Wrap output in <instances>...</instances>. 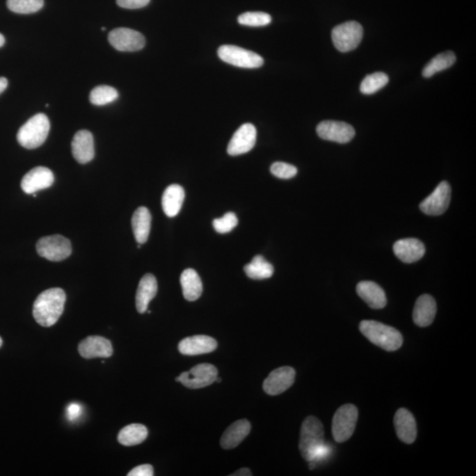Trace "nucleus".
<instances>
[{
  "instance_id": "obj_1",
  "label": "nucleus",
  "mask_w": 476,
  "mask_h": 476,
  "mask_svg": "<svg viewBox=\"0 0 476 476\" xmlns=\"http://www.w3.org/2000/svg\"><path fill=\"white\" fill-rule=\"evenodd\" d=\"M299 450L304 460L311 462L323 460L330 449L324 440V428L320 421L308 416L301 428Z\"/></svg>"
},
{
  "instance_id": "obj_2",
  "label": "nucleus",
  "mask_w": 476,
  "mask_h": 476,
  "mask_svg": "<svg viewBox=\"0 0 476 476\" xmlns=\"http://www.w3.org/2000/svg\"><path fill=\"white\" fill-rule=\"evenodd\" d=\"M66 301V293L60 287L41 293L33 306V315L37 323L46 327L56 324L63 313Z\"/></svg>"
},
{
  "instance_id": "obj_3",
  "label": "nucleus",
  "mask_w": 476,
  "mask_h": 476,
  "mask_svg": "<svg viewBox=\"0 0 476 476\" xmlns=\"http://www.w3.org/2000/svg\"><path fill=\"white\" fill-rule=\"evenodd\" d=\"M359 328L369 341L386 351H395L402 346V334L388 325L374 320H364Z\"/></svg>"
},
{
  "instance_id": "obj_4",
  "label": "nucleus",
  "mask_w": 476,
  "mask_h": 476,
  "mask_svg": "<svg viewBox=\"0 0 476 476\" xmlns=\"http://www.w3.org/2000/svg\"><path fill=\"white\" fill-rule=\"evenodd\" d=\"M50 128L49 118L39 113L29 118L17 133L20 145L27 149H35L46 142Z\"/></svg>"
},
{
  "instance_id": "obj_5",
  "label": "nucleus",
  "mask_w": 476,
  "mask_h": 476,
  "mask_svg": "<svg viewBox=\"0 0 476 476\" xmlns=\"http://www.w3.org/2000/svg\"><path fill=\"white\" fill-rule=\"evenodd\" d=\"M358 419V409L352 404H346L334 414L333 419V436L338 443H344L351 437Z\"/></svg>"
},
{
  "instance_id": "obj_6",
  "label": "nucleus",
  "mask_w": 476,
  "mask_h": 476,
  "mask_svg": "<svg viewBox=\"0 0 476 476\" xmlns=\"http://www.w3.org/2000/svg\"><path fill=\"white\" fill-rule=\"evenodd\" d=\"M364 36V29L360 23L348 22L340 24L332 32V39L335 48L341 53H348L360 44Z\"/></svg>"
},
{
  "instance_id": "obj_7",
  "label": "nucleus",
  "mask_w": 476,
  "mask_h": 476,
  "mask_svg": "<svg viewBox=\"0 0 476 476\" xmlns=\"http://www.w3.org/2000/svg\"><path fill=\"white\" fill-rule=\"evenodd\" d=\"M218 56L225 63L236 67L259 68L263 66L264 60L253 51L235 46H222L219 48Z\"/></svg>"
},
{
  "instance_id": "obj_8",
  "label": "nucleus",
  "mask_w": 476,
  "mask_h": 476,
  "mask_svg": "<svg viewBox=\"0 0 476 476\" xmlns=\"http://www.w3.org/2000/svg\"><path fill=\"white\" fill-rule=\"evenodd\" d=\"M37 253L50 261H62L71 255V242L63 236H44L36 244Z\"/></svg>"
},
{
  "instance_id": "obj_9",
  "label": "nucleus",
  "mask_w": 476,
  "mask_h": 476,
  "mask_svg": "<svg viewBox=\"0 0 476 476\" xmlns=\"http://www.w3.org/2000/svg\"><path fill=\"white\" fill-rule=\"evenodd\" d=\"M218 376V369L213 365L201 364L194 366L189 372H183L176 379L190 389H200L212 385Z\"/></svg>"
},
{
  "instance_id": "obj_10",
  "label": "nucleus",
  "mask_w": 476,
  "mask_h": 476,
  "mask_svg": "<svg viewBox=\"0 0 476 476\" xmlns=\"http://www.w3.org/2000/svg\"><path fill=\"white\" fill-rule=\"evenodd\" d=\"M109 42L116 50L132 53L143 49L146 44L145 37L136 30L118 27L109 34Z\"/></svg>"
},
{
  "instance_id": "obj_11",
  "label": "nucleus",
  "mask_w": 476,
  "mask_h": 476,
  "mask_svg": "<svg viewBox=\"0 0 476 476\" xmlns=\"http://www.w3.org/2000/svg\"><path fill=\"white\" fill-rule=\"evenodd\" d=\"M451 195L450 184L447 181H443L438 184L433 193L420 204L421 211L430 217L443 215L449 208Z\"/></svg>"
},
{
  "instance_id": "obj_12",
  "label": "nucleus",
  "mask_w": 476,
  "mask_h": 476,
  "mask_svg": "<svg viewBox=\"0 0 476 476\" xmlns=\"http://www.w3.org/2000/svg\"><path fill=\"white\" fill-rule=\"evenodd\" d=\"M296 371L290 366H284L270 373L263 383V389L268 395H279L293 385Z\"/></svg>"
},
{
  "instance_id": "obj_13",
  "label": "nucleus",
  "mask_w": 476,
  "mask_h": 476,
  "mask_svg": "<svg viewBox=\"0 0 476 476\" xmlns=\"http://www.w3.org/2000/svg\"><path fill=\"white\" fill-rule=\"evenodd\" d=\"M318 135L322 140L341 144L351 142L355 135L353 126L344 122L323 121L317 126Z\"/></svg>"
},
{
  "instance_id": "obj_14",
  "label": "nucleus",
  "mask_w": 476,
  "mask_h": 476,
  "mask_svg": "<svg viewBox=\"0 0 476 476\" xmlns=\"http://www.w3.org/2000/svg\"><path fill=\"white\" fill-rule=\"evenodd\" d=\"M256 139L257 130L254 125L249 123L241 125L229 143V155L236 156L251 151L255 146Z\"/></svg>"
},
{
  "instance_id": "obj_15",
  "label": "nucleus",
  "mask_w": 476,
  "mask_h": 476,
  "mask_svg": "<svg viewBox=\"0 0 476 476\" xmlns=\"http://www.w3.org/2000/svg\"><path fill=\"white\" fill-rule=\"evenodd\" d=\"M53 171L46 167H36L29 171L22 180V189L27 194H34L36 191L47 189L54 184Z\"/></svg>"
},
{
  "instance_id": "obj_16",
  "label": "nucleus",
  "mask_w": 476,
  "mask_h": 476,
  "mask_svg": "<svg viewBox=\"0 0 476 476\" xmlns=\"http://www.w3.org/2000/svg\"><path fill=\"white\" fill-rule=\"evenodd\" d=\"M79 353L82 358H109L113 354L111 342L101 336H89L79 345Z\"/></svg>"
},
{
  "instance_id": "obj_17",
  "label": "nucleus",
  "mask_w": 476,
  "mask_h": 476,
  "mask_svg": "<svg viewBox=\"0 0 476 476\" xmlns=\"http://www.w3.org/2000/svg\"><path fill=\"white\" fill-rule=\"evenodd\" d=\"M72 152L78 163L85 164L91 162L95 157V143L92 133L87 130L79 131L72 142Z\"/></svg>"
},
{
  "instance_id": "obj_18",
  "label": "nucleus",
  "mask_w": 476,
  "mask_h": 476,
  "mask_svg": "<svg viewBox=\"0 0 476 476\" xmlns=\"http://www.w3.org/2000/svg\"><path fill=\"white\" fill-rule=\"evenodd\" d=\"M217 346V341L214 338L207 335H195L181 341L178 344V351L182 355H198L214 352Z\"/></svg>"
},
{
  "instance_id": "obj_19",
  "label": "nucleus",
  "mask_w": 476,
  "mask_h": 476,
  "mask_svg": "<svg viewBox=\"0 0 476 476\" xmlns=\"http://www.w3.org/2000/svg\"><path fill=\"white\" fill-rule=\"evenodd\" d=\"M393 252L402 262L414 263L419 261L426 254V247L419 239L405 238L395 243Z\"/></svg>"
},
{
  "instance_id": "obj_20",
  "label": "nucleus",
  "mask_w": 476,
  "mask_h": 476,
  "mask_svg": "<svg viewBox=\"0 0 476 476\" xmlns=\"http://www.w3.org/2000/svg\"><path fill=\"white\" fill-rule=\"evenodd\" d=\"M437 313L436 301L430 294H423L417 299L414 308V324L421 327H429L434 321Z\"/></svg>"
},
{
  "instance_id": "obj_21",
  "label": "nucleus",
  "mask_w": 476,
  "mask_h": 476,
  "mask_svg": "<svg viewBox=\"0 0 476 476\" xmlns=\"http://www.w3.org/2000/svg\"><path fill=\"white\" fill-rule=\"evenodd\" d=\"M396 433L400 440L406 444H412L417 436L416 422L409 410L400 409L395 416Z\"/></svg>"
},
{
  "instance_id": "obj_22",
  "label": "nucleus",
  "mask_w": 476,
  "mask_h": 476,
  "mask_svg": "<svg viewBox=\"0 0 476 476\" xmlns=\"http://www.w3.org/2000/svg\"><path fill=\"white\" fill-rule=\"evenodd\" d=\"M356 292L372 309H383L388 303L385 291L375 283H359L358 287H356Z\"/></svg>"
},
{
  "instance_id": "obj_23",
  "label": "nucleus",
  "mask_w": 476,
  "mask_h": 476,
  "mask_svg": "<svg viewBox=\"0 0 476 476\" xmlns=\"http://www.w3.org/2000/svg\"><path fill=\"white\" fill-rule=\"evenodd\" d=\"M158 290L156 277L147 273L140 280L136 294V308L140 313H145L151 301L155 299Z\"/></svg>"
},
{
  "instance_id": "obj_24",
  "label": "nucleus",
  "mask_w": 476,
  "mask_h": 476,
  "mask_svg": "<svg viewBox=\"0 0 476 476\" xmlns=\"http://www.w3.org/2000/svg\"><path fill=\"white\" fill-rule=\"evenodd\" d=\"M251 428V423L248 420L236 421L222 435L221 438L222 447L225 450L234 449L248 436Z\"/></svg>"
},
{
  "instance_id": "obj_25",
  "label": "nucleus",
  "mask_w": 476,
  "mask_h": 476,
  "mask_svg": "<svg viewBox=\"0 0 476 476\" xmlns=\"http://www.w3.org/2000/svg\"><path fill=\"white\" fill-rule=\"evenodd\" d=\"M184 196L186 194L184 188L178 184H171L166 188L163 195L162 205L163 212L168 217L172 218L179 214Z\"/></svg>"
},
{
  "instance_id": "obj_26",
  "label": "nucleus",
  "mask_w": 476,
  "mask_h": 476,
  "mask_svg": "<svg viewBox=\"0 0 476 476\" xmlns=\"http://www.w3.org/2000/svg\"><path fill=\"white\" fill-rule=\"evenodd\" d=\"M152 217L147 208L140 207L135 212L132 219L133 234L139 245L145 244L151 229Z\"/></svg>"
},
{
  "instance_id": "obj_27",
  "label": "nucleus",
  "mask_w": 476,
  "mask_h": 476,
  "mask_svg": "<svg viewBox=\"0 0 476 476\" xmlns=\"http://www.w3.org/2000/svg\"><path fill=\"white\" fill-rule=\"evenodd\" d=\"M180 283L184 299L189 302L200 299L203 291V285L200 277L195 270L191 268L184 270L181 275Z\"/></svg>"
},
{
  "instance_id": "obj_28",
  "label": "nucleus",
  "mask_w": 476,
  "mask_h": 476,
  "mask_svg": "<svg viewBox=\"0 0 476 476\" xmlns=\"http://www.w3.org/2000/svg\"><path fill=\"white\" fill-rule=\"evenodd\" d=\"M149 431L147 427L140 423L130 424L123 428L118 434V442L125 447H132L143 443L147 440Z\"/></svg>"
},
{
  "instance_id": "obj_29",
  "label": "nucleus",
  "mask_w": 476,
  "mask_h": 476,
  "mask_svg": "<svg viewBox=\"0 0 476 476\" xmlns=\"http://www.w3.org/2000/svg\"><path fill=\"white\" fill-rule=\"evenodd\" d=\"M246 276L252 280H265L272 277L275 268L261 255H257L245 266Z\"/></svg>"
},
{
  "instance_id": "obj_30",
  "label": "nucleus",
  "mask_w": 476,
  "mask_h": 476,
  "mask_svg": "<svg viewBox=\"0 0 476 476\" xmlns=\"http://www.w3.org/2000/svg\"><path fill=\"white\" fill-rule=\"evenodd\" d=\"M455 61H456V56L453 51H447V53L438 54L423 68V75L426 78L433 76L434 74L440 73L441 71L448 69L453 66Z\"/></svg>"
},
{
  "instance_id": "obj_31",
  "label": "nucleus",
  "mask_w": 476,
  "mask_h": 476,
  "mask_svg": "<svg viewBox=\"0 0 476 476\" xmlns=\"http://www.w3.org/2000/svg\"><path fill=\"white\" fill-rule=\"evenodd\" d=\"M118 98V91L114 88L105 85L95 87L89 95V100H90L91 104L97 106L111 104Z\"/></svg>"
},
{
  "instance_id": "obj_32",
  "label": "nucleus",
  "mask_w": 476,
  "mask_h": 476,
  "mask_svg": "<svg viewBox=\"0 0 476 476\" xmlns=\"http://www.w3.org/2000/svg\"><path fill=\"white\" fill-rule=\"evenodd\" d=\"M389 78L383 73L368 75L362 81L360 90L364 95H372L382 89L388 83Z\"/></svg>"
},
{
  "instance_id": "obj_33",
  "label": "nucleus",
  "mask_w": 476,
  "mask_h": 476,
  "mask_svg": "<svg viewBox=\"0 0 476 476\" xmlns=\"http://www.w3.org/2000/svg\"><path fill=\"white\" fill-rule=\"evenodd\" d=\"M10 11L20 15H29L39 12L43 8V0H8L6 2Z\"/></svg>"
},
{
  "instance_id": "obj_34",
  "label": "nucleus",
  "mask_w": 476,
  "mask_h": 476,
  "mask_svg": "<svg viewBox=\"0 0 476 476\" xmlns=\"http://www.w3.org/2000/svg\"><path fill=\"white\" fill-rule=\"evenodd\" d=\"M238 22L241 25L248 27H264L272 22V17L263 12H247L238 17Z\"/></svg>"
},
{
  "instance_id": "obj_35",
  "label": "nucleus",
  "mask_w": 476,
  "mask_h": 476,
  "mask_svg": "<svg viewBox=\"0 0 476 476\" xmlns=\"http://www.w3.org/2000/svg\"><path fill=\"white\" fill-rule=\"evenodd\" d=\"M238 224V219L232 212H229L222 218L215 219L213 222L215 231L220 233V234H226V233L231 232Z\"/></svg>"
},
{
  "instance_id": "obj_36",
  "label": "nucleus",
  "mask_w": 476,
  "mask_h": 476,
  "mask_svg": "<svg viewBox=\"0 0 476 476\" xmlns=\"http://www.w3.org/2000/svg\"><path fill=\"white\" fill-rule=\"evenodd\" d=\"M271 173L273 176L282 178V179H290L297 174V167L291 165V164L277 162L271 166Z\"/></svg>"
},
{
  "instance_id": "obj_37",
  "label": "nucleus",
  "mask_w": 476,
  "mask_h": 476,
  "mask_svg": "<svg viewBox=\"0 0 476 476\" xmlns=\"http://www.w3.org/2000/svg\"><path fill=\"white\" fill-rule=\"evenodd\" d=\"M83 413V407L77 402L70 403L67 407V417L70 422H75L81 419Z\"/></svg>"
},
{
  "instance_id": "obj_38",
  "label": "nucleus",
  "mask_w": 476,
  "mask_h": 476,
  "mask_svg": "<svg viewBox=\"0 0 476 476\" xmlns=\"http://www.w3.org/2000/svg\"><path fill=\"white\" fill-rule=\"evenodd\" d=\"M150 0H116V4L125 9H139L149 5Z\"/></svg>"
},
{
  "instance_id": "obj_39",
  "label": "nucleus",
  "mask_w": 476,
  "mask_h": 476,
  "mask_svg": "<svg viewBox=\"0 0 476 476\" xmlns=\"http://www.w3.org/2000/svg\"><path fill=\"white\" fill-rule=\"evenodd\" d=\"M154 468L151 465H140L128 472V476H153Z\"/></svg>"
},
{
  "instance_id": "obj_40",
  "label": "nucleus",
  "mask_w": 476,
  "mask_h": 476,
  "mask_svg": "<svg viewBox=\"0 0 476 476\" xmlns=\"http://www.w3.org/2000/svg\"><path fill=\"white\" fill-rule=\"evenodd\" d=\"M232 476H251L252 472L249 468H241L239 470L234 472V474L231 475Z\"/></svg>"
},
{
  "instance_id": "obj_41",
  "label": "nucleus",
  "mask_w": 476,
  "mask_h": 476,
  "mask_svg": "<svg viewBox=\"0 0 476 476\" xmlns=\"http://www.w3.org/2000/svg\"><path fill=\"white\" fill-rule=\"evenodd\" d=\"M8 81L4 77H0V94L3 93L8 88Z\"/></svg>"
},
{
  "instance_id": "obj_42",
  "label": "nucleus",
  "mask_w": 476,
  "mask_h": 476,
  "mask_svg": "<svg viewBox=\"0 0 476 476\" xmlns=\"http://www.w3.org/2000/svg\"><path fill=\"white\" fill-rule=\"evenodd\" d=\"M6 42V39L4 36L2 35V34H0V48H1L3 46H4Z\"/></svg>"
},
{
  "instance_id": "obj_43",
  "label": "nucleus",
  "mask_w": 476,
  "mask_h": 476,
  "mask_svg": "<svg viewBox=\"0 0 476 476\" xmlns=\"http://www.w3.org/2000/svg\"><path fill=\"white\" fill-rule=\"evenodd\" d=\"M2 344H3V341H2L1 337H0V347H1Z\"/></svg>"
},
{
  "instance_id": "obj_44",
  "label": "nucleus",
  "mask_w": 476,
  "mask_h": 476,
  "mask_svg": "<svg viewBox=\"0 0 476 476\" xmlns=\"http://www.w3.org/2000/svg\"><path fill=\"white\" fill-rule=\"evenodd\" d=\"M102 30H104V32H105L106 30L105 27H102Z\"/></svg>"
}]
</instances>
